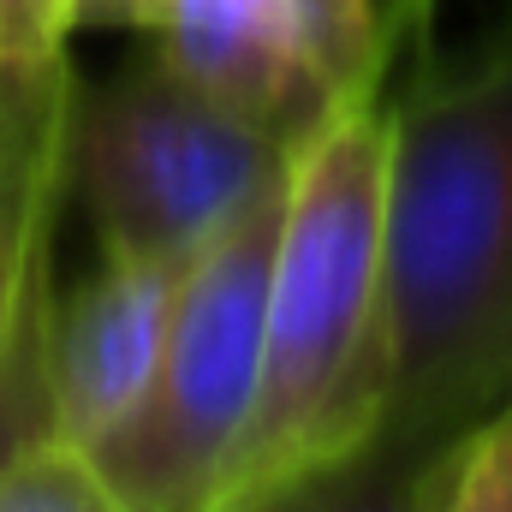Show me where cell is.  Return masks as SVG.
<instances>
[{
	"label": "cell",
	"instance_id": "cell-1",
	"mask_svg": "<svg viewBox=\"0 0 512 512\" xmlns=\"http://www.w3.org/2000/svg\"><path fill=\"white\" fill-rule=\"evenodd\" d=\"M382 358L376 447L435 453L512 399V36L393 108Z\"/></svg>",
	"mask_w": 512,
	"mask_h": 512
},
{
	"label": "cell",
	"instance_id": "cell-2",
	"mask_svg": "<svg viewBox=\"0 0 512 512\" xmlns=\"http://www.w3.org/2000/svg\"><path fill=\"white\" fill-rule=\"evenodd\" d=\"M387 149L393 108L358 102L286 155L256 405L215 512L262 507L286 483L364 453L382 429Z\"/></svg>",
	"mask_w": 512,
	"mask_h": 512
},
{
	"label": "cell",
	"instance_id": "cell-3",
	"mask_svg": "<svg viewBox=\"0 0 512 512\" xmlns=\"http://www.w3.org/2000/svg\"><path fill=\"white\" fill-rule=\"evenodd\" d=\"M286 209V173L179 268L167 340L131 417L90 447V465L126 512H215L233 477L262 370L268 262Z\"/></svg>",
	"mask_w": 512,
	"mask_h": 512
},
{
	"label": "cell",
	"instance_id": "cell-4",
	"mask_svg": "<svg viewBox=\"0 0 512 512\" xmlns=\"http://www.w3.org/2000/svg\"><path fill=\"white\" fill-rule=\"evenodd\" d=\"M286 155L155 54L72 96L66 191H78L102 251L191 262L286 173Z\"/></svg>",
	"mask_w": 512,
	"mask_h": 512
},
{
	"label": "cell",
	"instance_id": "cell-5",
	"mask_svg": "<svg viewBox=\"0 0 512 512\" xmlns=\"http://www.w3.org/2000/svg\"><path fill=\"white\" fill-rule=\"evenodd\" d=\"M179 268L185 262L102 251V268L90 280L48 304L42 393L54 441L90 453L131 417L167 340Z\"/></svg>",
	"mask_w": 512,
	"mask_h": 512
},
{
	"label": "cell",
	"instance_id": "cell-6",
	"mask_svg": "<svg viewBox=\"0 0 512 512\" xmlns=\"http://www.w3.org/2000/svg\"><path fill=\"white\" fill-rule=\"evenodd\" d=\"M155 42L179 78H191L245 126L268 131L280 149L304 143L334 114L298 0H161Z\"/></svg>",
	"mask_w": 512,
	"mask_h": 512
},
{
	"label": "cell",
	"instance_id": "cell-7",
	"mask_svg": "<svg viewBox=\"0 0 512 512\" xmlns=\"http://www.w3.org/2000/svg\"><path fill=\"white\" fill-rule=\"evenodd\" d=\"M66 185H54L18 227L0 256V453L48 435V393H42V340H48V256H54V215Z\"/></svg>",
	"mask_w": 512,
	"mask_h": 512
},
{
	"label": "cell",
	"instance_id": "cell-8",
	"mask_svg": "<svg viewBox=\"0 0 512 512\" xmlns=\"http://www.w3.org/2000/svg\"><path fill=\"white\" fill-rule=\"evenodd\" d=\"M411 512H512V399L429 453Z\"/></svg>",
	"mask_w": 512,
	"mask_h": 512
},
{
	"label": "cell",
	"instance_id": "cell-9",
	"mask_svg": "<svg viewBox=\"0 0 512 512\" xmlns=\"http://www.w3.org/2000/svg\"><path fill=\"white\" fill-rule=\"evenodd\" d=\"M429 453L411 447H364L340 465H322L298 483H286L280 495H268L251 512H411L417 501V477H423Z\"/></svg>",
	"mask_w": 512,
	"mask_h": 512
},
{
	"label": "cell",
	"instance_id": "cell-10",
	"mask_svg": "<svg viewBox=\"0 0 512 512\" xmlns=\"http://www.w3.org/2000/svg\"><path fill=\"white\" fill-rule=\"evenodd\" d=\"M0 512H126V501L108 489L90 453L36 435L0 453Z\"/></svg>",
	"mask_w": 512,
	"mask_h": 512
},
{
	"label": "cell",
	"instance_id": "cell-11",
	"mask_svg": "<svg viewBox=\"0 0 512 512\" xmlns=\"http://www.w3.org/2000/svg\"><path fill=\"white\" fill-rule=\"evenodd\" d=\"M78 30V0H0V72L30 78L66 60Z\"/></svg>",
	"mask_w": 512,
	"mask_h": 512
},
{
	"label": "cell",
	"instance_id": "cell-12",
	"mask_svg": "<svg viewBox=\"0 0 512 512\" xmlns=\"http://www.w3.org/2000/svg\"><path fill=\"white\" fill-rule=\"evenodd\" d=\"M161 0H78V24H108V30H155Z\"/></svg>",
	"mask_w": 512,
	"mask_h": 512
}]
</instances>
